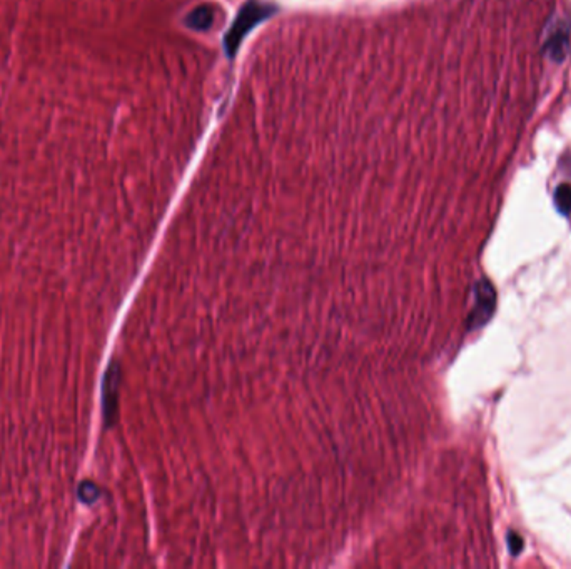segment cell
Instances as JSON below:
<instances>
[{"mask_svg": "<svg viewBox=\"0 0 571 569\" xmlns=\"http://www.w3.org/2000/svg\"><path fill=\"white\" fill-rule=\"evenodd\" d=\"M474 294H476V298H474V309L471 313V319H469L471 329L483 326L493 315L494 305H496V293H494V288L488 281L479 282Z\"/></svg>", "mask_w": 571, "mask_h": 569, "instance_id": "6da1fadb", "label": "cell"}, {"mask_svg": "<svg viewBox=\"0 0 571 569\" xmlns=\"http://www.w3.org/2000/svg\"><path fill=\"white\" fill-rule=\"evenodd\" d=\"M508 541H510V548H511L513 554H518L523 549V539L518 536V534L511 533L510 536H508Z\"/></svg>", "mask_w": 571, "mask_h": 569, "instance_id": "3957f363", "label": "cell"}, {"mask_svg": "<svg viewBox=\"0 0 571 569\" xmlns=\"http://www.w3.org/2000/svg\"><path fill=\"white\" fill-rule=\"evenodd\" d=\"M555 202L558 205V210H561L563 214L571 212V185H561V188L556 190Z\"/></svg>", "mask_w": 571, "mask_h": 569, "instance_id": "7a4b0ae2", "label": "cell"}]
</instances>
